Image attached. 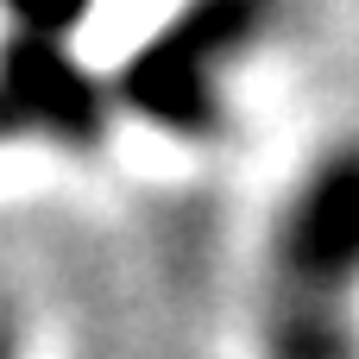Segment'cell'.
<instances>
[{
	"label": "cell",
	"instance_id": "obj_1",
	"mask_svg": "<svg viewBox=\"0 0 359 359\" xmlns=\"http://www.w3.org/2000/svg\"><path fill=\"white\" fill-rule=\"evenodd\" d=\"M359 278V151L334 158L297 196L278 252V353L284 359H347L341 297Z\"/></svg>",
	"mask_w": 359,
	"mask_h": 359
}]
</instances>
